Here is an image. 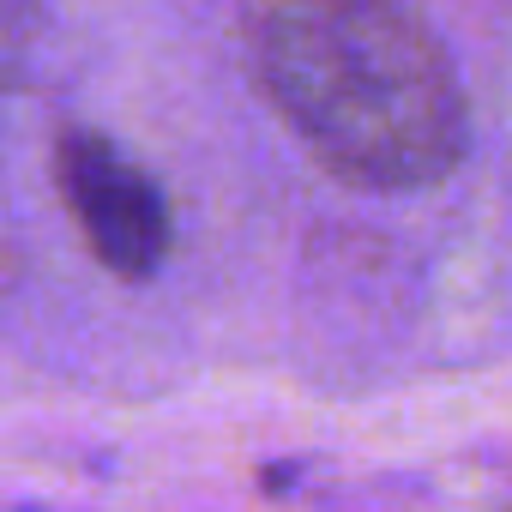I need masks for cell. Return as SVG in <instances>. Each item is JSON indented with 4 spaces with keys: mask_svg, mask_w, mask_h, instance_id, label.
Segmentation results:
<instances>
[{
    "mask_svg": "<svg viewBox=\"0 0 512 512\" xmlns=\"http://www.w3.org/2000/svg\"><path fill=\"white\" fill-rule=\"evenodd\" d=\"M253 85L308 157L362 193L440 187L470 151L464 79L410 7L284 0L241 13Z\"/></svg>",
    "mask_w": 512,
    "mask_h": 512,
    "instance_id": "6da1fadb",
    "label": "cell"
},
{
    "mask_svg": "<svg viewBox=\"0 0 512 512\" xmlns=\"http://www.w3.org/2000/svg\"><path fill=\"white\" fill-rule=\"evenodd\" d=\"M55 187L67 217L79 223L91 260L127 284H145L169 260V205L157 181L97 127H61L55 139Z\"/></svg>",
    "mask_w": 512,
    "mask_h": 512,
    "instance_id": "7a4b0ae2",
    "label": "cell"
},
{
    "mask_svg": "<svg viewBox=\"0 0 512 512\" xmlns=\"http://www.w3.org/2000/svg\"><path fill=\"white\" fill-rule=\"evenodd\" d=\"M31 13L19 7H0V103H7L13 79H19V61H25V43H31Z\"/></svg>",
    "mask_w": 512,
    "mask_h": 512,
    "instance_id": "3957f363",
    "label": "cell"
}]
</instances>
